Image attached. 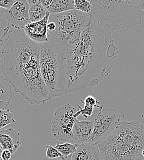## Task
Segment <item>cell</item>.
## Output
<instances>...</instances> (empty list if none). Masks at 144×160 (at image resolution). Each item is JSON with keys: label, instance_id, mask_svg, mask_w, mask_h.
Listing matches in <instances>:
<instances>
[{"label": "cell", "instance_id": "obj_9", "mask_svg": "<svg viewBox=\"0 0 144 160\" xmlns=\"http://www.w3.org/2000/svg\"><path fill=\"white\" fill-rule=\"evenodd\" d=\"M30 6L27 0H16L9 9L4 10V18L7 25L23 29L31 22L28 14Z\"/></svg>", "mask_w": 144, "mask_h": 160}, {"label": "cell", "instance_id": "obj_10", "mask_svg": "<svg viewBox=\"0 0 144 160\" xmlns=\"http://www.w3.org/2000/svg\"><path fill=\"white\" fill-rule=\"evenodd\" d=\"M51 13L48 11L45 18L40 21L30 22L23 28L26 35L33 41L43 43L48 41L47 23Z\"/></svg>", "mask_w": 144, "mask_h": 160}, {"label": "cell", "instance_id": "obj_12", "mask_svg": "<svg viewBox=\"0 0 144 160\" xmlns=\"http://www.w3.org/2000/svg\"><path fill=\"white\" fill-rule=\"evenodd\" d=\"M71 160H103L97 146L86 142L79 145Z\"/></svg>", "mask_w": 144, "mask_h": 160}, {"label": "cell", "instance_id": "obj_4", "mask_svg": "<svg viewBox=\"0 0 144 160\" xmlns=\"http://www.w3.org/2000/svg\"><path fill=\"white\" fill-rule=\"evenodd\" d=\"M141 0H92L91 15L99 23L122 33L141 25Z\"/></svg>", "mask_w": 144, "mask_h": 160}, {"label": "cell", "instance_id": "obj_31", "mask_svg": "<svg viewBox=\"0 0 144 160\" xmlns=\"http://www.w3.org/2000/svg\"><path fill=\"white\" fill-rule=\"evenodd\" d=\"M59 160H61V159H59Z\"/></svg>", "mask_w": 144, "mask_h": 160}, {"label": "cell", "instance_id": "obj_21", "mask_svg": "<svg viewBox=\"0 0 144 160\" xmlns=\"http://www.w3.org/2000/svg\"><path fill=\"white\" fill-rule=\"evenodd\" d=\"M46 148V157L49 159H54L58 158L61 160H64V158L62 154L55 148V147H52L51 145H47L45 146Z\"/></svg>", "mask_w": 144, "mask_h": 160}, {"label": "cell", "instance_id": "obj_25", "mask_svg": "<svg viewBox=\"0 0 144 160\" xmlns=\"http://www.w3.org/2000/svg\"><path fill=\"white\" fill-rule=\"evenodd\" d=\"M56 27V25L54 22H53L52 21H49V22L47 23V30H48V32H53L54 30H55Z\"/></svg>", "mask_w": 144, "mask_h": 160}, {"label": "cell", "instance_id": "obj_14", "mask_svg": "<svg viewBox=\"0 0 144 160\" xmlns=\"http://www.w3.org/2000/svg\"><path fill=\"white\" fill-rule=\"evenodd\" d=\"M12 89L7 79L0 76V110H7L12 98Z\"/></svg>", "mask_w": 144, "mask_h": 160}, {"label": "cell", "instance_id": "obj_23", "mask_svg": "<svg viewBox=\"0 0 144 160\" xmlns=\"http://www.w3.org/2000/svg\"><path fill=\"white\" fill-rule=\"evenodd\" d=\"M12 153L8 150H2L1 157L3 160H10L12 157Z\"/></svg>", "mask_w": 144, "mask_h": 160}, {"label": "cell", "instance_id": "obj_3", "mask_svg": "<svg viewBox=\"0 0 144 160\" xmlns=\"http://www.w3.org/2000/svg\"><path fill=\"white\" fill-rule=\"evenodd\" d=\"M97 146L103 160H135L144 148V125L137 121H121Z\"/></svg>", "mask_w": 144, "mask_h": 160}, {"label": "cell", "instance_id": "obj_22", "mask_svg": "<svg viewBox=\"0 0 144 160\" xmlns=\"http://www.w3.org/2000/svg\"><path fill=\"white\" fill-rule=\"evenodd\" d=\"M16 0H0V8L9 9Z\"/></svg>", "mask_w": 144, "mask_h": 160}, {"label": "cell", "instance_id": "obj_11", "mask_svg": "<svg viewBox=\"0 0 144 160\" xmlns=\"http://www.w3.org/2000/svg\"><path fill=\"white\" fill-rule=\"evenodd\" d=\"M21 145L19 131L13 128L0 130V147L2 150H8L14 153Z\"/></svg>", "mask_w": 144, "mask_h": 160}, {"label": "cell", "instance_id": "obj_8", "mask_svg": "<svg viewBox=\"0 0 144 160\" xmlns=\"http://www.w3.org/2000/svg\"><path fill=\"white\" fill-rule=\"evenodd\" d=\"M75 108L67 103L59 107L54 112L51 122L52 137L61 142L74 139L73 128L76 122Z\"/></svg>", "mask_w": 144, "mask_h": 160}, {"label": "cell", "instance_id": "obj_26", "mask_svg": "<svg viewBox=\"0 0 144 160\" xmlns=\"http://www.w3.org/2000/svg\"><path fill=\"white\" fill-rule=\"evenodd\" d=\"M135 160H144V148L142 150L141 154Z\"/></svg>", "mask_w": 144, "mask_h": 160}, {"label": "cell", "instance_id": "obj_20", "mask_svg": "<svg viewBox=\"0 0 144 160\" xmlns=\"http://www.w3.org/2000/svg\"><path fill=\"white\" fill-rule=\"evenodd\" d=\"M74 3L75 9L84 13H91L92 6L91 2L88 0H74Z\"/></svg>", "mask_w": 144, "mask_h": 160}, {"label": "cell", "instance_id": "obj_13", "mask_svg": "<svg viewBox=\"0 0 144 160\" xmlns=\"http://www.w3.org/2000/svg\"><path fill=\"white\" fill-rule=\"evenodd\" d=\"M94 124V121H79L77 119L73 128L74 139L81 144L88 142L93 132Z\"/></svg>", "mask_w": 144, "mask_h": 160}, {"label": "cell", "instance_id": "obj_30", "mask_svg": "<svg viewBox=\"0 0 144 160\" xmlns=\"http://www.w3.org/2000/svg\"><path fill=\"white\" fill-rule=\"evenodd\" d=\"M88 1H90L91 2V1H92V0H88Z\"/></svg>", "mask_w": 144, "mask_h": 160}, {"label": "cell", "instance_id": "obj_32", "mask_svg": "<svg viewBox=\"0 0 144 160\" xmlns=\"http://www.w3.org/2000/svg\"><path fill=\"white\" fill-rule=\"evenodd\" d=\"M0 112H1V110H0Z\"/></svg>", "mask_w": 144, "mask_h": 160}, {"label": "cell", "instance_id": "obj_19", "mask_svg": "<svg viewBox=\"0 0 144 160\" xmlns=\"http://www.w3.org/2000/svg\"><path fill=\"white\" fill-rule=\"evenodd\" d=\"M16 121L14 118V115L7 110H1L0 112V130L8 124L14 123Z\"/></svg>", "mask_w": 144, "mask_h": 160}, {"label": "cell", "instance_id": "obj_7", "mask_svg": "<svg viewBox=\"0 0 144 160\" xmlns=\"http://www.w3.org/2000/svg\"><path fill=\"white\" fill-rule=\"evenodd\" d=\"M94 120V129L88 142L96 145L102 142L112 134L121 122V115L113 108H103L101 106Z\"/></svg>", "mask_w": 144, "mask_h": 160}, {"label": "cell", "instance_id": "obj_1", "mask_svg": "<svg viewBox=\"0 0 144 160\" xmlns=\"http://www.w3.org/2000/svg\"><path fill=\"white\" fill-rule=\"evenodd\" d=\"M41 44L31 40L23 28L9 25L0 37V70L14 91L32 105L52 99L41 76Z\"/></svg>", "mask_w": 144, "mask_h": 160}, {"label": "cell", "instance_id": "obj_27", "mask_svg": "<svg viewBox=\"0 0 144 160\" xmlns=\"http://www.w3.org/2000/svg\"><path fill=\"white\" fill-rule=\"evenodd\" d=\"M27 1L28 2V4H30V6L35 4L37 3L39 1V0H27Z\"/></svg>", "mask_w": 144, "mask_h": 160}, {"label": "cell", "instance_id": "obj_2", "mask_svg": "<svg viewBox=\"0 0 144 160\" xmlns=\"http://www.w3.org/2000/svg\"><path fill=\"white\" fill-rule=\"evenodd\" d=\"M113 33L91 17L80 37L67 50V94L95 87L110 75L118 50Z\"/></svg>", "mask_w": 144, "mask_h": 160}, {"label": "cell", "instance_id": "obj_15", "mask_svg": "<svg viewBox=\"0 0 144 160\" xmlns=\"http://www.w3.org/2000/svg\"><path fill=\"white\" fill-rule=\"evenodd\" d=\"M82 102L84 103L83 108L78 105V110L75 114L77 118L80 115H82L84 118H87L92 115L94 108H99L102 106L100 105V102L98 100L92 96H87Z\"/></svg>", "mask_w": 144, "mask_h": 160}, {"label": "cell", "instance_id": "obj_28", "mask_svg": "<svg viewBox=\"0 0 144 160\" xmlns=\"http://www.w3.org/2000/svg\"><path fill=\"white\" fill-rule=\"evenodd\" d=\"M140 8L142 12H144V0H141L140 1Z\"/></svg>", "mask_w": 144, "mask_h": 160}, {"label": "cell", "instance_id": "obj_24", "mask_svg": "<svg viewBox=\"0 0 144 160\" xmlns=\"http://www.w3.org/2000/svg\"><path fill=\"white\" fill-rule=\"evenodd\" d=\"M54 0H39V2L41 4V5L44 7L46 9H47L49 8V6L51 5Z\"/></svg>", "mask_w": 144, "mask_h": 160}, {"label": "cell", "instance_id": "obj_18", "mask_svg": "<svg viewBox=\"0 0 144 160\" xmlns=\"http://www.w3.org/2000/svg\"><path fill=\"white\" fill-rule=\"evenodd\" d=\"M78 146V144L65 142L63 143H57L55 148L62 154L64 160H67L68 158H72V155L76 152Z\"/></svg>", "mask_w": 144, "mask_h": 160}, {"label": "cell", "instance_id": "obj_17", "mask_svg": "<svg viewBox=\"0 0 144 160\" xmlns=\"http://www.w3.org/2000/svg\"><path fill=\"white\" fill-rule=\"evenodd\" d=\"M47 12V9L43 7L39 2L30 6L28 14L31 22H35L43 19Z\"/></svg>", "mask_w": 144, "mask_h": 160}, {"label": "cell", "instance_id": "obj_5", "mask_svg": "<svg viewBox=\"0 0 144 160\" xmlns=\"http://www.w3.org/2000/svg\"><path fill=\"white\" fill-rule=\"evenodd\" d=\"M40 65L49 96L53 99L67 94V50L49 41L42 43Z\"/></svg>", "mask_w": 144, "mask_h": 160}, {"label": "cell", "instance_id": "obj_6", "mask_svg": "<svg viewBox=\"0 0 144 160\" xmlns=\"http://www.w3.org/2000/svg\"><path fill=\"white\" fill-rule=\"evenodd\" d=\"M92 16L76 9L51 14L49 21L55 23V30L48 32V41L67 50L82 35Z\"/></svg>", "mask_w": 144, "mask_h": 160}, {"label": "cell", "instance_id": "obj_16", "mask_svg": "<svg viewBox=\"0 0 144 160\" xmlns=\"http://www.w3.org/2000/svg\"><path fill=\"white\" fill-rule=\"evenodd\" d=\"M75 9L74 0H54L47 9L51 14H59Z\"/></svg>", "mask_w": 144, "mask_h": 160}, {"label": "cell", "instance_id": "obj_29", "mask_svg": "<svg viewBox=\"0 0 144 160\" xmlns=\"http://www.w3.org/2000/svg\"><path fill=\"white\" fill-rule=\"evenodd\" d=\"M2 152V148H1V147H0V160H3L2 159V157H1Z\"/></svg>", "mask_w": 144, "mask_h": 160}]
</instances>
